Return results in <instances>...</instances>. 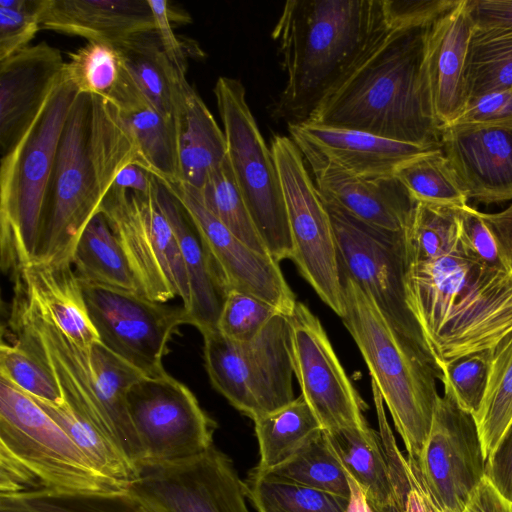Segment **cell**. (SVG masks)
Returning a JSON list of instances; mask_svg holds the SVG:
<instances>
[{"instance_id":"6da1fadb","label":"cell","mask_w":512,"mask_h":512,"mask_svg":"<svg viewBox=\"0 0 512 512\" xmlns=\"http://www.w3.org/2000/svg\"><path fill=\"white\" fill-rule=\"evenodd\" d=\"M130 164L146 169L119 111L101 97L77 93L59 140L33 262L71 263L83 230Z\"/></svg>"},{"instance_id":"7a4b0ae2","label":"cell","mask_w":512,"mask_h":512,"mask_svg":"<svg viewBox=\"0 0 512 512\" xmlns=\"http://www.w3.org/2000/svg\"><path fill=\"white\" fill-rule=\"evenodd\" d=\"M430 25L389 29L305 122L441 148L425 65Z\"/></svg>"},{"instance_id":"3957f363","label":"cell","mask_w":512,"mask_h":512,"mask_svg":"<svg viewBox=\"0 0 512 512\" xmlns=\"http://www.w3.org/2000/svg\"><path fill=\"white\" fill-rule=\"evenodd\" d=\"M389 29L382 0L286 1L272 30L286 75L273 117L305 122Z\"/></svg>"},{"instance_id":"277c9868","label":"cell","mask_w":512,"mask_h":512,"mask_svg":"<svg viewBox=\"0 0 512 512\" xmlns=\"http://www.w3.org/2000/svg\"><path fill=\"white\" fill-rule=\"evenodd\" d=\"M404 286L407 306L439 369L492 350L512 333V272L482 264L461 243L450 254L409 265Z\"/></svg>"},{"instance_id":"5b68a950","label":"cell","mask_w":512,"mask_h":512,"mask_svg":"<svg viewBox=\"0 0 512 512\" xmlns=\"http://www.w3.org/2000/svg\"><path fill=\"white\" fill-rule=\"evenodd\" d=\"M7 340L34 355L55 377L64 402L110 438L141 471L143 449L131 421L127 394L142 375L100 341L82 349L14 279Z\"/></svg>"},{"instance_id":"8992f818","label":"cell","mask_w":512,"mask_h":512,"mask_svg":"<svg viewBox=\"0 0 512 512\" xmlns=\"http://www.w3.org/2000/svg\"><path fill=\"white\" fill-rule=\"evenodd\" d=\"M341 320L356 343L373 383L388 408L408 456L416 459L429 435L441 371L431 355L402 335L374 300L341 273Z\"/></svg>"},{"instance_id":"52a82bcc","label":"cell","mask_w":512,"mask_h":512,"mask_svg":"<svg viewBox=\"0 0 512 512\" xmlns=\"http://www.w3.org/2000/svg\"><path fill=\"white\" fill-rule=\"evenodd\" d=\"M122 490L26 392L0 377V496Z\"/></svg>"},{"instance_id":"ba28073f","label":"cell","mask_w":512,"mask_h":512,"mask_svg":"<svg viewBox=\"0 0 512 512\" xmlns=\"http://www.w3.org/2000/svg\"><path fill=\"white\" fill-rule=\"evenodd\" d=\"M64 76L17 144L1 156L0 258L15 276L33 262L59 140L77 94Z\"/></svg>"},{"instance_id":"9c48e42d","label":"cell","mask_w":512,"mask_h":512,"mask_svg":"<svg viewBox=\"0 0 512 512\" xmlns=\"http://www.w3.org/2000/svg\"><path fill=\"white\" fill-rule=\"evenodd\" d=\"M202 336L211 384L239 412L255 420L295 399L287 316L278 313L247 342L217 329Z\"/></svg>"},{"instance_id":"30bf717a","label":"cell","mask_w":512,"mask_h":512,"mask_svg":"<svg viewBox=\"0 0 512 512\" xmlns=\"http://www.w3.org/2000/svg\"><path fill=\"white\" fill-rule=\"evenodd\" d=\"M223 125L227 160L252 219L277 262L291 259L285 203L271 149L266 145L238 79L220 76L213 89Z\"/></svg>"},{"instance_id":"8fae6325","label":"cell","mask_w":512,"mask_h":512,"mask_svg":"<svg viewBox=\"0 0 512 512\" xmlns=\"http://www.w3.org/2000/svg\"><path fill=\"white\" fill-rule=\"evenodd\" d=\"M270 149L286 208L291 260L319 298L341 318L343 289L329 213L291 137L274 135Z\"/></svg>"},{"instance_id":"7c38bea8","label":"cell","mask_w":512,"mask_h":512,"mask_svg":"<svg viewBox=\"0 0 512 512\" xmlns=\"http://www.w3.org/2000/svg\"><path fill=\"white\" fill-rule=\"evenodd\" d=\"M155 187L149 195H140L112 186L100 212L124 251L139 293L160 303L178 297L187 309L186 268L173 228L157 203Z\"/></svg>"},{"instance_id":"4fadbf2b","label":"cell","mask_w":512,"mask_h":512,"mask_svg":"<svg viewBox=\"0 0 512 512\" xmlns=\"http://www.w3.org/2000/svg\"><path fill=\"white\" fill-rule=\"evenodd\" d=\"M321 198L331 219L340 272L353 279L374 300L402 335L428 352L406 303L403 231L370 225L332 200Z\"/></svg>"},{"instance_id":"5bb4252c","label":"cell","mask_w":512,"mask_h":512,"mask_svg":"<svg viewBox=\"0 0 512 512\" xmlns=\"http://www.w3.org/2000/svg\"><path fill=\"white\" fill-rule=\"evenodd\" d=\"M80 284L99 341L145 377L165 375L168 344L178 328L188 324L184 306L155 302L137 292Z\"/></svg>"},{"instance_id":"9a60e30c","label":"cell","mask_w":512,"mask_h":512,"mask_svg":"<svg viewBox=\"0 0 512 512\" xmlns=\"http://www.w3.org/2000/svg\"><path fill=\"white\" fill-rule=\"evenodd\" d=\"M127 407L143 449V467L188 460L213 446L217 423L192 391L168 373L133 384Z\"/></svg>"},{"instance_id":"2e32d148","label":"cell","mask_w":512,"mask_h":512,"mask_svg":"<svg viewBox=\"0 0 512 512\" xmlns=\"http://www.w3.org/2000/svg\"><path fill=\"white\" fill-rule=\"evenodd\" d=\"M293 373L323 430L368 427L365 403L343 368L319 318L297 301L287 316Z\"/></svg>"},{"instance_id":"e0dca14e","label":"cell","mask_w":512,"mask_h":512,"mask_svg":"<svg viewBox=\"0 0 512 512\" xmlns=\"http://www.w3.org/2000/svg\"><path fill=\"white\" fill-rule=\"evenodd\" d=\"M409 468L442 507L462 512L484 478L485 458L472 414L447 392L439 396L426 442Z\"/></svg>"},{"instance_id":"ac0fdd59","label":"cell","mask_w":512,"mask_h":512,"mask_svg":"<svg viewBox=\"0 0 512 512\" xmlns=\"http://www.w3.org/2000/svg\"><path fill=\"white\" fill-rule=\"evenodd\" d=\"M129 490L162 512H250L232 460L214 445L188 460L144 466Z\"/></svg>"},{"instance_id":"d6986e66","label":"cell","mask_w":512,"mask_h":512,"mask_svg":"<svg viewBox=\"0 0 512 512\" xmlns=\"http://www.w3.org/2000/svg\"><path fill=\"white\" fill-rule=\"evenodd\" d=\"M159 181L182 204L228 292L250 293L267 301L285 316L290 315L297 300L279 262L238 239L204 206L196 189L180 181Z\"/></svg>"},{"instance_id":"ffe728a7","label":"cell","mask_w":512,"mask_h":512,"mask_svg":"<svg viewBox=\"0 0 512 512\" xmlns=\"http://www.w3.org/2000/svg\"><path fill=\"white\" fill-rule=\"evenodd\" d=\"M441 150L468 199L485 204L512 200V125H446Z\"/></svg>"},{"instance_id":"44dd1931","label":"cell","mask_w":512,"mask_h":512,"mask_svg":"<svg viewBox=\"0 0 512 512\" xmlns=\"http://www.w3.org/2000/svg\"><path fill=\"white\" fill-rule=\"evenodd\" d=\"M65 61L46 42L0 61V148L3 156L30 127L63 77Z\"/></svg>"},{"instance_id":"7402d4cb","label":"cell","mask_w":512,"mask_h":512,"mask_svg":"<svg viewBox=\"0 0 512 512\" xmlns=\"http://www.w3.org/2000/svg\"><path fill=\"white\" fill-rule=\"evenodd\" d=\"M293 141L309 164L321 196L370 225L404 230L417 201L395 177L371 180L352 175L309 144Z\"/></svg>"},{"instance_id":"603a6c76","label":"cell","mask_w":512,"mask_h":512,"mask_svg":"<svg viewBox=\"0 0 512 512\" xmlns=\"http://www.w3.org/2000/svg\"><path fill=\"white\" fill-rule=\"evenodd\" d=\"M473 29L467 0H460L429 28L425 65L441 128L452 124L466 107L465 66Z\"/></svg>"},{"instance_id":"cb8c5ba5","label":"cell","mask_w":512,"mask_h":512,"mask_svg":"<svg viewBox=\"0 0 512 512\" xmlns=\"http://www.w3.org/2000/svg\"><path fill=\"white\" fill-rule=\"evenodd\" d=\"M288 131L291 139L309 144L344 171L371 180L394 177L396 170L406 161L439 149L308 122L289 124Z\"/></svg>"},{"instance_id":"d4e9b609","label":"cell","mask_w":512,"mask_h":512,"mask_svg":"<svg viewBox=\"0 0 512 512\" xmlns=\"http://www.w3.org/2000/svg\"><path fill=\"white\" fill-rule=\"evenodd\" d=\"M41 29L117 45L155 20L148 0H45Z\"/></svg>"},{"instance_id":"484cf974","label":"cell","mask_w":512,"mask_h":512,"mask_svg":"<svg viewBox=\"0 0 512 512\" xmlns=\"http://www.w3.org/2000/svg\"><path fill=\"white\" fill-rule=\"evenodd\" d=\"M155 195L173 228L186 268L190 287V304L185 309L188 324L201 334L217 329L228 290L182 204L157 178Z\"/></svg>"},{"instance_id":"4316f807","label":"cell","mask_w":512,"mask_h":512,"mask_svg":"<svg viewBox=\"0 0 512 512\" xmlns=\"http://www.w3.org/2000/svg\"><path fill=\"white\" fill-rule=\"evenodd\" d=\"M14 279L77 346L89 349L99 341L71 263L31 262Z\"/></svg>"},{"instance_id":"83f0119b","label":"cell","mask_w":512,"mask_h":512,"mask_svg":"<svg viewBox=\"0 0 512 512\" xmlns=\"http://www.w3.org/2000/svg\"><path fill=\"white\" fill-rule=\"evenodd\" d=\"M173 121L179 181L200 190L210 173L227 157L224 132L189 82L176 102Z\"/></svg>"},{"instance_id":"f1b7e54d","label":"cell","mask_w":512,"mask_h":512,"mask_svg":"<svg viewBox=\"0 0 512 512\" xmlns=\"http://www.w3.org/2000/svg\"><path fill=\"white\" fill-rule=\"evenodd\" d=\"M67 58L63 76L78 93L101 97L120 114H129L149 104L115 45L87 41L68 52Z\"/></svg>"},{"instance_id":"f546056e","label":"cell","mask_w":512,"mask_h":512,"mask_svg":"<svg viewBox=\"0 0 512 512\" xmlns=\"http://www.w3.org/2000/svg\"><path fill=\"white\" fill-rule=\"evenodd\" d=\"M323 433L345 472L362 488L371 506H382L395 498L391 470L377 431L368 426Z\"/></svg>"},{"instance_id":"4dcf8cb0","label":"cell","mask_w":512,"mask_h":512,"mask_svg":"<svg viewBox=\"0 0 512 512\" xmlns=\"http://www.w3.org/2000/svg\"><path fill=\"white\" fill-rule=\"evenodd\" d=\"M147 102L166 119H173L176 102L188 83L186 74L169 61L155 30L115 45Z\"/></svg>"},{"instance_id":"1f68e13d","label":"cell","mask_w":512,"mask_h":512,"mask_svg":"<svg viewBox=\"0 0 512 512\" xmlns=\"http://www.w3.org/2000/svg\"><path fill=\"white\" fill-rule=\"evenodd\" d=\"M71 265L82 283L139 293L124 251L101 212L83 230Z\"/></svg>"},{"instance_id":"d6a6232c","label":"cell","mask_w":512,"mask_h":512,"mask_svg":"<svg viewBox=\"0 0 512 512\" xmlns=\"http://www.w3.org/2000/svg\"><path fill=\"white\" fill-rule=\"evenodd\" d=\"M253 422L260 458L252 470L258 473L286 462L324 431L302 395Z\"/></svg>"},{"instance_id":"836d02e7","label":"cell","mask_w":512,"mask_h":512,"mask_svg":"<svg viewBox=\"0 0 512 512\" xmlns=\"http://www.w3.org/2000/svg\"><path fill=\"white\" fill-rule=\"evenodd\" d=\"M32 398L63 428L102 476L122 490H129L139 479L140 470L125 453L92 423L75 413L65 402L55 405Z\"/></svg>"},{"instance_id":"e575fe53","label":"cell","mask_w":512,"mask_h":512,"mask_svg":"<svg viewBox=\"0 0 512 512\" xmlns=\"http://www.w3.org/2000/svg\"><path fill=\"white\" fill-rule=\"evenodd\" d=\"M472 416L486 461L512 423V333L491 350L485 393Z\"/></svg>"},{"instance_id":"d590c367","label":"cell","mask_w":512,"mask_h":512,"mask_svg":"<svg viewBox=\"0 0 512 512\" xmlns=\"http://www.w3.org/2000/svg\"><path fill=\"white\" fill-rule=\"evenodd\" d=\"M466 106L512 89V33L473 29L465 66Z\"/></svg>"},{"instance_id":"8d00e7d4","label":"cell","mask_w":512,"mask_h":512,"mask_svg":"<svg viewBox=\"0 0 512 512\" xmlns=\"http://www.w3.org/2000/svg\"><path fill=\"white\" fill-rule=\"evenodd\" d=\"M458 208L417 202L403 230L407 267L452 253L460 244Z\"/></svg>"},{"instance_id":"74e56055","label":"cell","mask_w":512,"mask_h":512,"mask_svg":"<svg viewBox=\"0 0 512 512\" xmlns=\"http://www.w3.org/2000/svg\"><path fill=\"white\" fill-rule=\"evenodd\" d=\"M459 236L464 251L482 264L512 272V204L496 213L468 204L458 208Z\"/></svg>"},{"instance_id":"f35d334b","label":"cell","mask_w":512,"mask_h":512,"mask_svg":"<svg viewBox=\"0 0 512 512\" xmlns=\"http://www.w3.org/2000/svg\"><path fill=\"white\" fill-rule=\"evenodd\" d=\"M394 177L417 202L453 207L467 205L468 197L441 148L406 161Z\"/></svg>"},{"instance_id":"ab89813d","label":"cell","mask_w":512,"mask_h":512,"mask_svg":"<svg viewBox=\"0 0 512 512\" xmlns=\"http://www.w3.org/2000/svg\"><path fill=\"white\" fill-rule=\"evenodd\" d=\"M257 512H345L348 498L279 480L253 471L243 481Z\"/></svg>"},{"instance_id":"60d3db41","label":"cell","mask_w":512,"mask_h":512,"mask_svg":"<svg viewBox=\"0 0 512 512\" xmlns=\"http://www.w3.org/2000/svg\"><path fill=\"white\" fill-rule=\"evenodd\" d=\"M255 473L344 498L350 495L347 473L330 449L323 432L286 462L265 473Z\"/></svg>"},{"instance_id":"b9f144b4","label":"cell","mask_w":512,"mask_h":512,"mask_svg":"<svg viewBox=\"0 0 512 512\" xmlns=\"http://www.w3.org/2000/svg\"><path fill=\"white\" fill-rule=\"evenodd\" d=\"M121 116L132 133L146 169L159 180L179 181L173 119H166L149 104Z\"/></svg>"},{"instance_id":"7bdbcfd3","label":"cell","mask_w":512,"mask_h":512,"mask_svg":"<svg viewBox=\"0 0 512 512\" xmlns=\"http://www.w3.org/2000/svg\"><path fill=\"white\" fill-rule=\"evenodd\" d=\"M197 192L204 206L238 239L258 253L270 256L237 186L227 157L210 173Z\"/></svg>"},{"instance_id":"ee69618b","label":"cell","mask_w":512,"mask_h":512,"mask_svg":"<svg viewBox=\"0 0 512 512\" xmlns=\"http://www.w3.org/2000/svg\"><path fill=\"white\" fill-rule=\"evenodd\" d=\"M11 498L39 512H162L155 504L130 490L42 493Z\"/></svg>"},{"instance_id":"f6af8a7d","label":"cell","mask_w":512,"mask_h":512,"mask_svg":"<svg viewBox=\"0 0 512 512\" xmlns=\"http://www.w3.org/2000/svg\"><path fill=\"white\" fill-rule=\"evenodd\" d=\"M0 377L32 397L61 405L64 398L50 370L18 344L1 338Z\"/></svg>"},{"instance_id":"bcb514c9","label":"cell","mask_w":512,"mask_h":512,"mask_svg":"<svg viewBox=\"0 0 512 512\" xmlns=\"http://www.w3.org/2000/svg\"><path fill=\"white\" fill-rule=\"evenodd\" d=\"M491 362V350L453 359L440 367L444 392L464 411L475 414L483 399Z\"/></svg>"},{"instance_id":"7dc6e473","label":"cell","mask_w":512,"mask_h":512,"mask_svg":"<svg viewBox=\"0 0 512 512\" xmlns=\"http://www.w3.org/2000/svg\"><path fill=\"white\" fill-rule=\"evenodd\" d=\"M278 313L273 305L255 295L230 290L219 315L217 330L233 341L247 342Z\"/></svg>"},{"instance_id":"c3c4849f","label":"cell","mask_w":512,"mask_h":512,"mask_svg":"<svg viewBox=\"0 0 512 512\" xmlns=\"http://www.w3.org/2000/svg\"><path fill=\"white\" fill-rule=\"evenodd\" d=\"M45 0H0V61L29 46L41 29Z\"/></svg>"},{"instance_id":"681fc988","label":"cell","mask_w":512,"mask_h":512,"mask_svg":"<svg viewBox=\"0 0 512 512\" xmlns=\"http://www.w3.org/2000/svg\"><path fill=\"white\" fill-rule=\"evenodd\" d=\"M148 3L154 16L155 31L163 51L175 68L179 72L186 74L188 67L187 59L192 55L191 51L198 57H203L204 53L198 46H187L184 41L180 40L173 32L172 23L180 21L185 23V18L189 19L190 17L184 16V13L179 14L165 0H148Z\"/></svg>"},{"instance_id":"f907efd6","label":"cell","mask_w":512,"mask_h":512,"mask_svg":"<svg viewBox=\"0 0 512 512\" xmlns=\"http://www.w3.org/2000/svg\"><path fill=\"white\" fill-rule=\"evenodd\" d=\"M460 0H382L387 26L401 29L432 23Z\"/></svg>"},{"instance_id":"816d5d0a","label":"cell","mask_w":512,"mask_h":512,"mask_svg":"<svg viewBox=\"0 0 512 512\" xmlns=\"http://www.w3.org/2000/svg\"><path fill=\"white\" fill-rule=\"evenodd\" d=\"M454 123L512 125V89L489 93L469 103Z\"/></svg>"},{"instance_id":"f5cc1de1","label":"cell","mask_w":512,"mask_h":512,"mask_svg":"<svg viewBox=\"0 0 512 512\" xmlns=\"http://www.w3.org/2000/svg\"><path fill=\"white\" fill-rule=\"evenodd\" d=\"M484 477L512 502V423L485 461Z\"/></svg>"},{"instance_id":"db71d44e","label":"cell","mask_w":512,"mask_h":512,"mask_svg":"<svg viewBox=\"0 0 512 512\" xmlns=\"http://www.w3.org/2000/svg\"><path fill=\"white\" fill-rule=\"evenodd\" d=\"M476 29L512 33V0H467Z\"/></svg>"},{"instance_id":"11a10c76","label":"cell","mask_w":512,"mask_h":512,"mask_svg":"<svg viewBox=\"0 0 512 512\" xmlns=\"http://www.w3.org/2000/svg\"><path fill=\"white\" fill-rule=\"evenodd\" d=\"M462 512H512V502L501 496L484 477L470 495Z\"/></svg>"},{"instance_id":"9f6ffc18","label":"cell","mask_w":512,"mask_h":512,"mask_svg":"<svg viewBox=\"0 0 512 512\" xmlns=\"http://www.w3.org/2000/svg\"><path fill=\"white\" fill-rule=\"evenodd\" d=\"M156 177L137 164H130L117 175L113 186L140 195H149L155 187Z\"/></svg>"},{"instance_id":"6f0895ef","label":"cell","mask_w":512,"mask_h":512,"mask_svg":"<svg viewBox=\"0 0 512 512\" xmlns=\"http://www.w3.org/2000/svg\"><path fill=\"white\" fill-rule=\"evenodd\" d=\"M347 476L350 486V495L345 512H375L362 488L352 477Z\"/></svg>"},{"instance_id":"680465c9","label":"cell","mask_w":512,"mask_h":512,"mask_svg":"<svg viewBox=\"0 0 512 512\" xmlns=\"http://www.w3.org/2000/svg\"><path fill=\"white\" fill-rule=\"evenodd\" d=\"M408 462V461H407ZM408 475H409V480H410V483L413 487H415L417 489V491L419 492L421 498H422V501H423V504L426 508V511L427 512H454L452 510H449L447 508H444L442 507L441 505H439L425 490L424 488L420 485V483L418 482V480L415 478V476L413 475V473L411 472L410 468H409V465H408Z\"/></svg>"},{"instance_id":"91938a15","label":"cell","mask_w":512,"mask_h":512,"mask_svg":"<svg viewBox=\"0 0 512 512\" xmlns=\"http://www.w3.org/2000/svg\"><path fill=\"white\" fill-rule=\"evenodd\" d=\"M0 512H39L23 502L11 498L0 496Z\"/></svg>"},{"instance_id":"94428289","label":"cell","mask_w":512,"mask_h":512,"mask_svg":"<svg viewBox=\"0 0 512 512\" xmlns=\"http://www.w3.org/2000/svg\"><path fill=\"white\" fill-rule=\"evenodd\" d=\"M405 512H427L419 492L412 485L407 496Z\"/></svg>"},{"instance_id":"6125c7cd","label":"cell","mask_w":512,"mask_h":512,"mask_svg":"<svg viewBox=\"0 0 512 512\" xmlns=\"http://www.w3.org/2000/svg\"><path fill=\"white\" fill-rule=\"evenodd\" d=\"M375 512H405V506L400 504L395 498L391 499L388 503L382 506L374 507Z\"/></svg>"}]
</instances>
